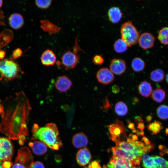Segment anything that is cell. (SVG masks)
I'll use <instances>...</instances> for the list:
<instances>
[{
	"mask_svg": "<svg viewBox=\"0 0 168 168\" xmlns=\"http://www.w3.org/2000/svg\"><path fill=\"white\" fill-rule=\"evenodd\" d=\"M0 168H2V163L1 161H0Z\"/></svg>",
	"mask_w": 168,
	"mask_h": 168,
	"instance_id": "55",
	"label": "cell"
},
{
	"mask_svg": "<svg viewBox=\"0 0 168 168\" xmlns=\"http://www.w3.org/2000/svg\"><path fill=\"white\" fill-rule=\"evenodd\" d=\"M22 52L21 49L17 48L13 51L12 55V57L14 59H17L22 55Z\"/></svg>",
	"mask_w": 168,
	"mask_h": 168,
	"instance_id": "37",
	"label": "cell"
},
{
	"mask_svg": "<svg viewBox=\"0 0 168 168\" xmlns=\"http://www.w3.org/2000/svg\"><path fill=\"white\" fill-rule=\"evenodd\" d=\"M13 38L12 32L6 30L0 33V47L6 46L12 40Z\"/></svg>",
	"mask_w": 168,
	"mask_h": 168,
	"instance_id": "24",
	"label": "cell"
},
{
	"mask_svg": "<svg viewBox=\"0 0 168 168\" xmlns=\"http://www.w3.org/2000/svg\"><path fill=\"white\" fill-rule=\"evenodd\" d=\"M5 56V52L4 51L0 50V59H2Z\"/></svg>",
	"mask_w": 168,
	"mask_h": 168,
	"instance_id": "47",
	"label": "cell"
},
{
	"mask_svg": "<svg viewBox=\"0 0 168 168\" xmlns=\"http://www.w3.org/2000/svg\"><path fill=\"white\" fill-rule=\"evenodd\" d=\"M134 124L133 122H130L128 125V127L130 129L133 130L135 128Z\"/></svg>",
	"mask_w": 168,
	"mask_h": 168,
	"instance_id": "48",
	"label": "cell"
},
{
	"mask_svg": "<svg viewBox=\"0 0 168 168\" xmlns=\"http://www.w3.org/2000/svg\"><path fill=\"white\" fill-rule=\"evenodd\" d=\"M136 133L138 136H143L144 134V132L143 130H138L137 131Z\"/></svg>",
	"mask_w": 168,
	"mask_h": 168,
	"instance_id": "49",
	"label": "cell"
},
{
	"mask_svg": "<svg viewBox=\"0 0 168 168\" xmlns=\"http://www.w3.org/2000/svg\"><path fill=\"white\" fill-rule=\"evenodd\" d=\"M110 68L113 73L120 75L125 72L127 67L125 62L123 59L114 58L111 61Z\"/></svg>",
	"mask_w": 168,
	"mask_h": 168,
	"instance_id": "12",
	"label": "cell"
},
{
	"mask_svg": "<svg viewBox=\"0 0 168 168\" xmlns=\"http://www.w3.org/2000/svg\"><path fill=\"white\" fill-rule=\"evenodd\" d=\"M9 23L10 26L13 29L17 30L21 28L24 24V19L20 14L14 13L9 17Z\"/></svg>",
	"mask_w": 168,
	"mask_h": 168,
	"instance_id": "21",
	"label": "cell"
},
{
	"mask_svg": "<svg viewBox=\"0 0 168 168\" xmlns=\"http://www.w3.org/2000/svg\"><path fill=\"white\" fill-rule=\"evenodd\" d=\"M96 168H101V166L100 165H99L98 167Z\"/></svg>",
	"mask_w": 168,
	"mask_h": 168,
	"instance_id": "57",
	"label": "cell"
},
{
	"mask_svg": "<svg viewBox=\"0 0 168 168\" xmlns=\"http://www.w3.org/2000/svg\"><path fill=\"white\" fill-rule=\"evenodd\" d=\"M142 140L143 141L146 145H149L151 144V142L146 137H144L142 139Z\"/></svg>",
	"mask_w": 168,
	"mask_h": 168,
	"instance_id": "46",
	"label": "cell"
},
{
	"mask_svg": "<svg viewBox=\"0 0 168 168\" xmlns=\"http://www.w3.org/2000/svg\"><path fill=\"white\" fill-rule=\"evenodd\" d=\"M112 91L114 93H117L120 91L119 87L117 85H114L112 87Z\"/></svg>",
	"mask_w": 168,
	"mask_h": 168,
	"instance_id": "40",
	"label": "cell"
},
{
	"mask_svg": "<svg viewBox=\"0 0 168 168\" xmlns=\"http://www.w3.org/2000/svg\"><path fill=\"white\" fill-rule=\"evenodd\" d=\"M142 165L144 168H156L153 157L146 153L142 155Z\"/></svg>",
	"mask_w": 168,
	"mask_h": 168,
	"instance_id": "29",
	"label": "cell"
},
{
	"mask_svg": "<svg viewBox=\"0 0 168 168\" xmlns=\"http://www.w3.org/2000/svg\"><path fill=\"white\" fill-rule=\"evenodd\" d=\"M29 168H44V166L42 162L37 161L33 162Z\"/></svg>",
	"mask_w": 168,
	"mask_h": 168,
	"instance_id": "38",
	"label": "cell"
},
{
	"mask_svg": "<svg viewBox=\"0 0 168 168\" xmlns=\"http://www.w3.org/2000/svg\"><path fill=\"white\" fill-rule=\"evenodd\" d=\"M33 157L29 148L26 147L20 148L18 151L14 163H18L28 168L33 162Z\"/></svg>",
	"mask_w": 168,
	"mask_h": 168,
	"instance_id": "8",
	"label": "cell"
},
{
	"mask_svg": "<svg viewBox=\"0 0 168 168\" xmlns=\"http://www.w3.org/2000/svg\"><path fill=\"white\" fill-rule=\"evenodd\" d=\"M12 165L13 163L11 161H6L2 163V168H11Z\"/></svg>",
	"mask_w": 168,
	"mask_h": 168,
	"instance_id": "39",
	"label": "cell"
},
{
	"mask_svg": "<svg viewBox=\"0 0 168 168\" xmlns=\"http://www.w3.org/2000/svg\"><path fill=\"white\" fill-rule=\"evenodd\" d=\"M138 89L139 93L145 98L149 97L152 91V87L151 84L146 81L142 82L139 85Z\"/></svg>",
	"mask_w": 168,
	"mask_h": 168,
	"instance_id": "23",
	"label": "cell"
},
{
	"mask_svg": "<svg viewBox=\"0 0 168 168\" xmlns=\"http://www.w3.org/2000/svg\"><path fill=\"white\" fill-rule=\"evenodd\" d=\"M133 166L127 160L112 155L105 168H133Z\"/></svg>",
	"mask_w": 168,
	"mask_h": 168,
	"instance_id": "11",
	"label": "cell"
},
{
	"mask_svg": "<svg viewBox=\"0 0 168 168\" xmlns=\"http://www.w3.org/2000/svg\"><path fill=\"white\" fill-rule=\"evenodd\" d=\"M14 150V146L10 139L0 137V161H11Z\"/></svg>",
	"mask_w": 168,
	"mask_h": 168,
	"instance_id": "7",
	"label": "cell"
},
{
	"mask_svg": "<svg viewBox=\"0 0 168 168\" xmlns=\"http://www.w3.org/2000/svg\"><path fill=\"white\" fill-rule=\"evenodd\" d=\"M165 152H166V153H168V149H166V150H165Z\"/></svg>",
	"mask_w": 168,
	"mask_h": 168,
	"instance_id": "56",
	"label": "cell"
},
{
	"mask_svg": "<svg viewBox=\"0 0 168 168\" xmlns=\"http://www.w3.org/2000/svg\"><path fill=\"white\" fill-rule=\"evenodd\" d=\"M91 156L88 147H85L79 150L76 156L77 163L82 166L88 164L91 160Z\"/></svg>",
	"mask_w": 168,
	"mask_h": 168,
	"instance_id": "13",
	"label": "cell"
},
{
	"mask_svg": "<svg viewBox=\"0 0 168 168\" xmlns=\"http://www.w3.org/2000/svg\"><path fill=\"white\" fill-rule=\"evenodd\" d=\"M3 4V1L1 0H0V8L2 6Z\"/></svg>",
	"mask_w": 168,
	"mask_h": 168,
	"instance_id": "51",
	"label": "cell"
},
{
	"mask_svg": "<svg viewBox=\"0 0 168 168\" xmlns=\"http://www.w3.org/2000/svg\"><path fill=\"white\" fill-rule=\"evenodd\" d=\"M20 70L18 64L13 60L4 59L0 61V75L5 80L15 78Z\"/></svg>",
	"mask_w": 168,
	"mask_h": 168,
	"instance_id": "6",
	"label": "cell"
},
{
	"mask_svg": "<svg viewBox=\"0 0 168 168\" xmlns=\"http://www.w3.org/2000/svg\"><path fill=\"white\" fill-rule=\"evenodd\" d=\"M115 143L116 146L132 153L138 157H142L143 153L150 152L154 147L153 144L146 145L142 142L140 145L137 146L134 144V141L130 138H127V142L120 140Z\"/></svg>",
	"mask_w": 168,
	"mask_h": 168,
	"instance_id": "3",
	"label": "cell"
},
{
	"mask_svg": "<svg viewBox=\"0 0 168 168\" xmlns=\"http://www.w3.org/2000/svg\"><path fill=\"white\" fill-rule=\"evenodd\" d=\"M158 39L162 44H168V27H164L160 30L158 33Z\"/></svg>",
	"mask_w": 168,
	"mask_h": 168,
	"instance_id": "33",
	"label": "cell"
},
{
	"mask_svg": "<svg viewBox=\"0 0 168 168\" xmlns=\"http://www.w3.org/2000/svg\"><path fill=\"white\" fill-rule=\"evenodd\" d=\"M166 80L167 83H168V73L166 76Z\"/></svg>",
	"mask_w": 168,
	"mask_h": 168,
	"instance_id": "52",
	"label": "cell"
},
{
	"mask_svg": "<svg viewBox=\"0 0 168 168\" xmlns=\"http://www.w3.org/2000/svg\"><path fill=\"white\" fill-rule=\"evenodd\" d=\"M115 111L118 115L123 116L128 113V108L126 103L123 101H119L115 105Z\"/></svg>",
	"mask_w": 168,
	"mask_h": 168,
	"instance_id": "27",
	"label": "cell"
},
{
	"mask_svg": "<svg viewBox=\"0 0 168 168\" xmlns=\"http://www.w3.org/2000/svg\"><path fill=\"white\" fill-rule=\"evenodd\" d=\"M108 14L109 20L112 23H118L121 19L123 13L120 9L117 7H112L108 10Z\"/></svg>",
	"mask_w": 168,
	"mask_h": 168,
	"instance_id": "22",
	"label": "cell"
},
{
	"mask_svg": "<svg viewBox=\"0 0 168 168\" xmlns=\"http://www.w3.org/2000/svg\"><path fill=\"white\" fill-rule=\"evenodd\" d=\"M156 113L158 117L162 120L168 119V106L163 105L157 109Z\"/></svg>",
	"mask_w": 168,
	"mask_h": 168,
	"instance_id": "32",
	"label": "cell"
},
{
	"mask_svg": "<svg viewBox=\"0 0 168 168\" xmlns=\"http://www.w3.org/2000/svg\"><path fill=\"white\" fill-rule=\"evenodd\" d=\"M93 61L95 65H100L104 63V59L102 55H96L94 57Z\"/></svg>",
	"mask_w": 168,
	"mask_h": 168,
	"instance_id": "36",
	"label": "cell"
},
{
	"mask_svg": "<svg viewBox=\"0 0 168 168\" xmlns=\"http://www.w3.org/2000/svg\"><path fill=\"white\" fill-rule=\"evenodd\" d=\"M40 27L44 31L48 33L51 35L57 34L60 32L61 28L50 22L48 20H40Z\"/></svg>",
	"mask_w": 168,
	"mask_h": 168,
	"instance_id": "17",
	"label": "cell"
},
{
	"mask_svg": "<svg viewBox=\"0 0 168 168\" xmlns=\"http://www.w3.org/2000/svg\"><path fill=\"white\" fill-rule=\"evenodd\" d=\"M134 121L135 123L138 124L141 123H143V120L141 117L137 116L135 117Z\"/></svg>",
	"mask_w": 168,
	"mask_h": 168,
	"instance_id": "41",
	"label": "cell"
},
{
	"mask_svg": "<svg viewBox=\"0 0 168 168\" xmlns=\"http://www.w3.org/2000/svg\"><path fill=\"white\" fill-rule=\"evenodd\" d=\"M128 47L126 43L122 39L117 40L114 44V48L116 52L119 53L125 51Z\"/></svg>",
	"mask_w": 168,
	"mask_h": 168,
	"instance_id": "31",
	"label": "cell"
},
{
	"mask_svg": "<svg viewBox=\"0 0 168 168\" xmlns=\"http://www.w3.org/2000/svg\"><path fill=\"white\" fill-rule=\"evenodd\" d=\"M32 132V140H39L54 150H58L62 146V142L58 137L59 133L58 128L54 123H48L44 127L40 128L35 124Z\"/></svg>",
	"mask_w": 168,
	"mask_h": 168,
	"instance_id": "2",
	"label": "cell"
},
{
	"mask_svg": "<svg viewBox=\"0 0 168 168\" xmlns=\"http://www.w3.org/2000/svg\"><path fill=\"white\" fill-rule=\"evenodd\" d=\"M155 38L151 33L145 32L142 34L138 39L140 46L144 49L152 48L154 45Z\"/></svg>",
	"mask_w": 168,
	"mask_h": 168,
	"instance_id": "15",
	"label": "cell"
},
{
	"mask_svg": "<svg viewBox=\"0 0 168 168\" xmlns=\"http://www.w3.org/2000/svg\"><path fill=\"white\" fill-rule=\"evenodd\" d=\"M166 92L162 88H157L154 90L152 93V99L156 102L160 103L165 99Z\"/></svg>",
	"mask_w": 168,
	"mask_h": 168,
	"instance_id": "25",
	"label": "cell"
},
{
	"mask_svg": "<svg viewBox=\"0 0 168 168\" xmlns=\"http://www.w3.org/2000/svg\"><path fill=\"white\" fill-rule=\"evenodd\" d=\"M138 101V99L137 98H134V101L137 102Z\"/></svg>",
	"mask_w": 168,
	"mask_h": 168,
	"instance_id": "53",
	"label": "cell"
},
{
	"mask_svg": "<svg viewBox=\"0 0 168 168\" xmlns=\"http://www.w3.org/2000/svg\"><path fill=\"white\" fill-rule=\"evenodd\" d=\"M153 116L151 114H149L146 117V122H150L152 120Z\"/></svg>",
	"mask_w": 168,
	"mask_h": 168,
	"instance_id": "45",
	"label": "cell"
},
{
	"mask_svg": "<svg viewBox=\"0 0 168 168\" xmlns=\"http://www.w3.org/2000/svg\"><path fill=\"white\" fill-rule=\"evenodd\" d=\"M4 17L3 12L2 11H0V26L5 25L4 22L2 21Z\"/></svg>",
	"mask_w": 168,
	"mask_h": 168,
	"instance_id": "42",
	"label": "cell"
},
{
	"mask_svg": "<svg viewBox=\"0 0 168 168\" xmlns=\"http://www.w3.org/2000/svg\"><path fill=\"white\" fill-rule=\"evenodd\" d=\"M96 77L99 82L105 85L110 84L115 79L113 72L107 68L99 69L96 73Z\"/></svg>",
	"mask_w": 168,
	"mask_h": 168,
	"instance_id": "10",
	"label": "cell"
},
{
	"mask_svg": "<svg viewBox=\"0 0 168 168\" xmlns=\"http://www.w3.org/2000/svg\"><path fill=\"white\" fill-rule=\"evenodd\" d=\"M29 145L33 152L38 156H42L45 154L47 151V146L43 142L40 141H35L30 142Z\"/></svg>",
	"mask_w": 168,
	"mask_h": 168,
	"instance_id": "19",
	"label": "cell"
},
{
	"mask_svg": "<svg viewBox=\"0 0 168 168\" xmlns=\"http://www.w3.org/2000/svg\"><path fill=\"white\" fill-rule=\"evenodd\" d=\"M56 56L52 50L47 49L42 54L40 60L42 64L44 66H49L54 65L56 61Z\"/></svg>",
	"mask_w": 168,
	"mask_h": 168,
	"instance_id": "18",
	"label": "cell"
},
{
	"mask_svg": "<svg viewBox=\"0 0 168 168\" xmlns=\"http://www.w3.org/2000/svg\"><path fill=\"white\" fill-rule=\"evenodd\" d=\"M147 128L148 130L152 133V135H156L159 133L163 127L161 123L156 121L149 124Z\"/></svg>",
	"mask_w": 168,
	"mask_h": 168,
	"instance_id": "30",
	"label": "cell"
},
{
	"mask_svg": "<svg viewBox=\"0 0 168 168\" xmlns=\"http://www.w3.org/2000/svg\"><path fill=\"white\" fill-rule=\"evenodd\" d=\"M111 150L113 156L127 160L130 161L133 165L140 164L142 157H136L132 153L124 150L116 146L112 147Z\"/></svg>",
	"mask_w": 168,
	"mask_h": 168,
	"instance_id": "9",
	"label": "cell"
},
{
	"mask_svg": "<svg viewBox=\"0 0 168 168\" xmlns=\"http://www.w3.org/2000/svg\"><path fill=\"white\" fill-rule=\"evenodd\" d=\"M133 70L135 72L142 71L145 67V63L142 59L139 57H136L132 60L131 64Z\"/></svg>",
	"mask_w": 168,
	"mask_h": 168,
	"instance_id": "26",
	"label": "cell"
},
{
	"mask_svg": "<svg viewBox=\"0 0 168 168\" xmlns=\"http://www.w3.org/2000/svg\"><path fill=\"white\" fill-rule=\"evenodd\" d=\"M109 130L111 135L115 136L117 139H120V135L122 133L126 137L125 127L123 122L116 119L114 123L110 124L108 126Z\"/></svg>",
	"mask_w": 168,
	"mask_h": 168,
	"instance_id": "14",
	"label": "cell"
},
{
	"mask_svg": "<svg viewBox=\"0 0 168 168\" xmlns=\"http://www.w3.org/2000/svg\"><path fill=\"white\" fill-rule=\"evenodd\" d=\"M52 2L51 0H37L35 1V4L38 7L44 9L49 8Z\"/></svg>",
	"mask_w": 168,
	"mask_h": 168,
	"instance_id": "35",
	"label": "cell"
},
{
	"mask_svg": "<svg viewBox=\"0 0 168 168\" xmlns=\"http://www.w3.org/2000/svg\"><path fill=\"white\" fill-rule=\"evenodd\" d=\"M120 32L122 39L128 47L135 44L138 42L140 33L131 21H128L122 25Z\"/></svg>",
	"mask_w": 168,
	"mask_h": 168,
	"instance_id": "5",
	"label": "cell"
},
{
	"mask_svg": "<svg viewBox=\"0 0 168 168\" xmlns=\"http://www.w3.org/2000/svg\"><path fill=\"white\" fill-rule=\"evenodd\" d=\"M156 168H168V161L159 156L153 157Z\"/></svg>",
	"mask_w": 168,
	"mask_h": 168,
	"instance_id": "34",
	"label": "cell"
},
{
	"mask_svg": "<svg viewBox=\"0 0 168 168\" xmlns=\"http://www.w3.org/2000/svg\"><path fill=\"white\" fill-rule=\"evenodd\" d=\"M71 80L67 76L63 75L60 76L55 83L56 88L61 92H66L72 86Z\"/></svg>",
	"mask_w": 168,
	"mask_h": 168,
	"instance_id": "16",
	"label": "cell"
},
{
	"mask_svg": "<svg viewBox=\"0 0 168 168\" xmlns=\"http://www.w3.org/2000/svg\"><path fill=\"white\" fill-rule=\"evenodd\" d=\"M78 37H76L72 50L65 51L61 57L59 64L67 70L75 68L79 61V52L84 51L82 49L78 43Z\"/></svg>",
	"mask_w": 168,
	"mask_h": 168,
	"instance_id": "4",
	"label": "cell"
},
{
	"mask_svg": "<svg viewBox=\"0 0 168 168\" xmlns=\"http://www.w3.org/2000/svg\"><path fill=\"white\" fill-rule=\"evenodd\" d=\"M166 134H168V128H166Z\"/></svg>",
	"mask_w": 168,
	"mask_h": 168,
	"instance_id": "54",
	"label": "cell"
},
{
	"mask_svg": "<svg viewBox=\"0 0 168 168\" xmlns=\"http://www.w3.org/2000/svg\"><path fill=\"white\" fill-rule=\"evenodd\" d=\"M130 136H131L132 137V138H131L134 141H136V140H138V138L137 136V135H130Z\"/></svg>",
	"mask_w": 168,
	"mask_h": 168,
	"instance_id": "50",
	"label": "cell"
},
{
	"mask_svg": "<svg viewBox=\"0 0 168 168\" xmlns=\"http://www.w3.org/2000/svg\"><path fill=\"white\" fill-rule=\"evenodd\" d=\"M165 77V73L161 69L157 68L152 71L151 73L150 78L154 82H159L162 81Z\"/></svg>",
	"mask_w": 168,
	"mask_h": 168,
	"instance_id": "28",
	"label": "cell"
},
{
	"mask_svg": "<svg viewBox=\"0 0 168 168\" xmlns=\"http://www.w3.org/2000/svg\"><path fill=\"white\" fill-rule=\"evenodd\" d=\"M12 168H26L24 166L18 163H14Z\"/></svg>",
	"mask_w": 168,
	"mask_h": 168,
	"instance_id": "44",
	"label": "cell"
},
{
	"mask_svg": "<svg viewBox=\"0 0 168 168\" xmlns=\"http://www.w3.org/2000/svg\"><path fill=\"white\" fill-rule=\"evenodd\" d=\"M2 105L3 111L0 123V131L10 139L19 140L24 143L29 135L26 121L30 110L28 101L23 91L7 98Z\"/></svg>",
	"mask_w": 168,
	"mask_h": 168,
	"instance_id": "1",
	"label": "cell"
},
{
	"mask_svg": "<svg viewBox=\"0 0 168 168\" xmlns=\"http://www.w3.org/2000/svg\"><path fill=\"white\" fill-rule=\"evenodd\" d=\"M72 144L76 148L85 147L88 143L86 136L82 133H79L74 135L72 138Z\"/></svg>",
	"mask_w": 168,
	"mask_h": 168,
	"instance_id": "20",
	"label": "cell"
},
{
	"mask_svg": "<svg viewBox=\"0 0 168 168\" xmlns=\"http://www.w3.org/2000/svg\"><path fill=\"white\" fill-rule=\"evenodd\" d=\"M137 128L140 130H143L145 128V125L143 122L138 124Z\"/></svg>",
	"mask_w": 168,
	"mask_h": 168,
	"instance_id": "43",
	"label": "cell"
}]
</instances>
